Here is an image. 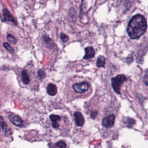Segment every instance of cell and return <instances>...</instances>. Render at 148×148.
I'll use <instances>...</instances> for the list:
<instances>
[{"label": "cell", "instance_id": "obj_1", "mask_svg": "<svg viewBox=\"0 0 148 148\" xmlns=\"http://www.w3.org/2000/svg\"><path fill=\"white\" fill-rule=\"evenodd\" d=\"M147 29L145 18L141 14H136L131 18L128 24L127 32L131 39L139 38L145 34Z\"/></svg>", "mask_w": 148, "mask_h": 148}, {"label": "cell", "instance_id": "obj_2", "mask_svg": "<svg viewBox=\"0 0 148 148\" xmlns=\"http://www.w3.org/2000/svg\"><path fill=\"white\" fill-rule=\"evenodd\" d=\"M127 80V78L123 74H119L111 79L112 86L117 94H120V88L122 85Z\"/></svg>", "mask_w": 148, "mask_h": 148}, {"label": "cell", "instance_id": "obj_3", "mask_svg": "<svg viewBox=\"0 0 148 148\" xmlns=\"http://www.w3.org/2000/svg\"><path fill=\"white\" fill-rule=\"evenodd\" d=\"M74 91L78 94H83L87 91L90 89V84L87 82L76 83L72 86Z\"/></svg>", "mask_w": 148, "mask_h": 148}, {"label": "cell", "instance_id": "obj_4", "mask_svg": "<svg viewBox=\"0 0 148 148\" xmlns=\"http://www.w3.org/2000/svg\"><path fill=\"white\" fill-rule=\"evenodd\" d=\"M49 119H50V120L51 122L52 127L53 128L56 130H58L60 128L62 119L60 115L52 114L51 115L50 117H49Z\"/></svg>", "mask_w": 148, "mask_h": 148}, {"label": "cell", "instance_id": "obj_5", "mask_svg": "<svg viewBox=\"0 0 148 148\" xmlns=\"http://www.w3.org/2000/svg\"><path fill=\"white\" fill-rule=\"evenodd\" d=\"M9 121L14 126L18 127H22L23 126V122L20 116L15 114L11 113L8 115Z\"/></svg>", "mask_w": 148, "mask_h": 148}, {"label": "cell", "instance_id": "obj_6", "mask_svg": "<svg viewBox=\"0 0 148 148\" xmlns=\"http://www.w3.org/2000/svg\"><path fill=\"white\" fill-rule=\"evenodd\" d=\"M115 116L112 114L109 116L104 118L102 120V124L105 128H111L112 127L114 123Z\"/></svg>", "mask_w": 148, "mask_h": 148}, {"label": "cell", "instance_id": "obj_7", "mask_svg": "<svg viewBox=\"0 0 148 148\" xmlns=\"http://www.w3.org/2000/svg\"><path fill=\"white\" fill-rule=\"evenodd\" d=\"M75 123L78 126H83L85 123V119L82 114L79 112H75L74 113Z\"/></svg>", "mask_w": 148, "mask_h": 148}, {"label": "cell", "instance_id": "obj_8", "mask_svg": "<svg viewBox=\"0 0 148 148\" xmlns=\"http://www.w3.org/2000/svg\"><path fill=\"white\" fill-rule=\"evenodd\" d=\"M3 22H11L13 23V24H17V22L15 20V19L13 18L12 15L11 14V13L9 12V11L7 8H4L3 11Z\"/></svg>", "mask_w": 148, "mask_h": 148}, {"label": "cell", "instance_id": "obj_9", "mask_svg": "<svg viewBox=\"0 0 148 148\" xmlns=\"http://www.w3.org/2000/svg\"><path fill=\"white\" fill-rule=\"evenodd\" d=\"M85 55L84 57V59L85 60H89L92 58H94L95 55V52L94 49L91 46H87L85 49Z\"/></svg>", "mask_w": 148, "mask_h": 148}, {"label": "cell", "instance_id": "obj_10", "mask_svg": "<svg viewBox=\"0 0 148 148\" xmlns=\"http://www.w3.org/2000/svg\"><path fill=\"white\" fill-rule=\"evenodd\" d=\"M46 90H47V94L51 96L55 95L57 93V86L55 85L52 84H50L47 85Z\"/></svg>", "mask_w": 148, "mask_h": 148}, {"label": "cell", "instance_id": "obj_11", "mask_svg": "<svg viewBox=\"0 0 148 148\" xmlns=\"http://www.w3.org/2000/svg\"><path fill=\"white\" fill-rule=\"evenodd\" d=\"M22 79L23 81V83L24 85H28L30 83V78L28 74L27 71L26 70H23L22 72Z\"/></svg>", "mask_w": 148, "mask_h": 148}, {"label": "cell", "instance_id": "obj_12", "mask_svg": "<svg viewBox=\"0 0 148 148\" xmlns=\"http://www.w3.org/2000/svg\"><path fill=\"white\" fill-rule=\"evenodd\" d=\"M105 61L106 59L103 56H100L98 57L97 62H96V66L98 68L104 67L105 65Z\"/></svg>", "mask_w": 148, "mask_h": 148}, {"label": "cell", "instance_id": "obj_13", "mask_svg": "<svg viewBox=\"0 0 148 148\" xmlns=\"http://www.w3.org/2000/svg\"><path fill=\"white\" fill-rule=\"evenodd\" d=\"M1 128H2V130L4 134H10L11 132H10V129L8 128L7 124H6L5 122H4L3 121V118L1 117Z\"/></svg>", "mask_w": 148, "mask_h": 148}, {"label": "cell", "instance_id": "obj_14", "mask_svg": "<svg viewBox=\"0 0 148 148\" xmlns=\"http://www.w3.org/2000/svg\"><path fill=\"white\" fill-rule=\"evenodd\" d=\"M43 38V41H45L47 47H48L49 48L53 47V46H54V43H53L52 40L50 38L48 37L47 36H44Z\"/></svg>", "mask_w": 148, "mask_h": 148}, {"label": "cell", "instance_id": "obj_15", "mask_svg": "<svg viewBox=\"0 0 148 148\" xmlns=\"http://www.w3.org/2000/svg\"><path fill=\"white\" fill-rule=\"evenodd\" d=\"M55 148H67V145L63 141H59L56 142L54 146Z\"/></svg>", "mask_w": 148, "mask_h": 148}, {"label": "cell", "instance_id": "obj_16", "mask_svg": "<svg viewBox=\"0 0 148 148\" xmlns=\"http://www.w3.org/2000/svg\"><path fill=\"white\" fill-rule=\"evenodd\" d=\"M7 39H8V41L10 43H13V44H16V43L18 42V39H16L12 34H8V36H7Z\"/></svg>", "mask_w": 148, "mask_h": 148}, {"label": "cell", "instance_id": "obj_17", "mask_svg": "<svg viewBox=\"0 0 148 148\" xmlns=\"http://www.w3.org/2000/svg\"><path fill=\"white\" fill-rule=\"evenodd\" d=\"M60 39L62 41V42L64 43L67 42L70 39L69 37L67 34H64V33H61L60 35Z\"/></svg>", "mask_w": 148, "mask_h": 148}, {"label": "cell", "instance_id": "obj_18", "mask_svg": "<svg viewBox=\"0 0 148 148\" xmlns=\"http://www.w3.org/2000/svg\"><path fill=\"white\" fill-rule=\"evenodd\" d=\"M136 122L134 119L131 118H127L126 120V125L128 127H131Z\"/></svg>", "mask_w": 148, "mask_h": 148}, {"label": "cell", "instance_id": "obj_19", "mask_svg": "<svg viewBox=\"0 0 148 148\" xmlns=\"http://www.w3.org/2000/svg\"><path fill=\"white\" fill-rule=\"evenodd\" d=\"M3 45L4 46V47L7 49V50L10 52H11L12 53L13 52V50L12 47H11V46L7 42H4L3 43Z\"/></svg>", "mask_w": 148, "mask_h": 148}, {"label": "cell", "instance_id": "obj_20", "mask_svg": "<svg viewBox=\"0 0 148 148\" xmlns=\"http://www.w3.org/2000/svg\"><path fill=\"white\" fill-rule=\"evenodd\" d=\"M37 73H38V75L39 78L41 79H44L46 77L45 72L43 70H39L38 71Z\"/></svg>", "mask_w": 148, "mask_h": 148}, {"label": "cell", "instance_id": "obj_21", "mask_svg": "<svg viewBox=\"0 0 148 148\" xmlns=\"http://www.w3.org/2000/svg\"><path fill=\"white\" fill-rule=\"evenodd\" d=\"M144 83L145 85H148V70L146 72L145 75L144 76Z\"/></svg>", "mask_w": 148, "mask_h": 148}]
</instances>
